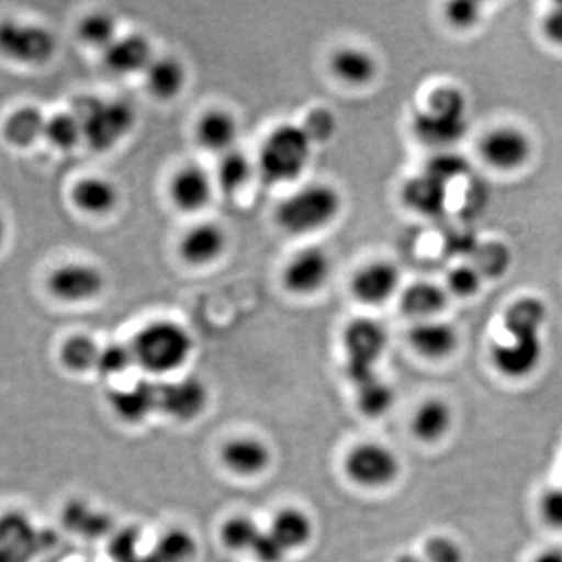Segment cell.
I'll use <instances>...</instances> for the list:
<instances>
[{
	"mask_svg": "<svg viewBox=\"0 0 562 562\" xmlns=\"http://www.w3.org/2000/svg\"><path fill=\"white\" fill-rule=\"evenodd\" d=\"M131 346L136 366L151 375L180 371L194 350L190 331L172 321L147 324L136 333Z\"/></svg>",
	"mask_w": 562,
	"mask_h": 562,
	"instance_id": "cell-1",
	"label": "cell"
},
{
	"mask_svg": "<svg viewBox=\"0 0 562 562\" xmlns=\"http://www.w3.org/2000/svg\"><path fill=\"white\" fill-rule=\"evenodd\" d=\"M341 209V194L331 184H306L280 203L277 224L291 235H308L328 227Z\"/></svg>",
	"mask_w": 562,
	"mask_h": 562,
	"instance_id": "cell-2",
	"label": "cell"
},
{
	"mask_svg": "<svg viewBox=\"0 0 562 562\" xmlns=\"http://www.w3.org/2000/svg\"><path fill=\"white\" fill-rule=\"evenodd\" d=\"M313 146L302 125L281 124L262 143L258 171L272 184L297 180L308 168Z\"/></svg>",
	"mask_w": 562,
	"mask_h": 562,
	"instance_id": "cell-3",
	"label": "cell"
},
{
	"mask_svg": "<svg viewBox=\"0 0 562 562\" xmlns=\"http://www.w3.org/2000/svg\"><path fill=\"white\" fill-rule=\"evenodd\" d=\"M72 113L79 117L83 139L99 151L116 146L135 127V110L121 99H77Z\"/></svg>",
	"mask_w": 562,
	"mask_h": 562,
	"instance_id": "cell-4",
	"label": "cell"
},
{
	"mask_svg": "<svg viewBox=\"0 0 562 562\" xmlns=\"http://www.w3.org/2000/svg\"><path fill=\"white\" fill-rule=\"evenodd\" d=\"M55 542L54 531L40 527L27 513H0V562H35Z\"/></svg>",
	"mask_w": 562,
	"mask_h": 562,
	"instance_id": "cell-5",
	"label": "cell"
},
{
	"mask_svg": "<svg viewBox=\"0 0 562 562\" xmlns=\"http://www.w3.org/2000/svg\"><path fill=\"white\" fill-rule=\"evenodd\" d=\"M401 461L390 447L380 442H361L344 458L347 479L364 490H383L401 475Z\"/></svg>",
	"mask_w": 562,
	"mask_h": 562,
	"instance_id": "cell-6",
	"label": "cell"
},
{
	"mask_svg": "<svg viewBox=\"0 0 562 562\" xmlns=\"http://www.w3.org/2000/svg\"><path fill=\"white\" fill-rule=\"evenodd\" d=\"M387 335L380 322L361 317L347 325L344 349L347 355V375L351 383L375 375V366L386 350Z\"/></svg>",
	"mask_w": 562,
	"mask_h": 562,
	"instance_id": "cell-7",
	"label": "cell"
},
{
	"mask_svg": "<svg viewBox=\"0 0 562 562\" xmlns=\"http://www.w3.org/2000/svg\"><path fill=\"white\" fill-rule=\"evenodd\" d=\"M465 99L453 91L431 95L427 111L417 114L414 128L422 139L432 144H452L465 132Z\"/></svg>",
	"mask_w": 562,
	"mask_h": 562,
	"instance_id": "cell-8",
	"label": "cell"
},
{
	"mask_svg": "<svg viewBox=\"0 0 562 562\" xmlns=\"http://www.w3.org/2000/svg\"><path fill=\"white\" fill-rule=\"evenodd\" d=\"M57 40L49 29L27 22H0V54L24 65H43L54 57Z\"/></svg>",
	"mask_w": 562,
	"mask_h": 562,
	"instance_id": "cell-9",
	"label": "cell"
},
{
	"mask_svg": "<svg viewBox=\"0 0 562 562\" xmlns=\"http://www.w3.org/2000/svg\"><path fill=\"white\" fill-rule=\"evenodd\" d=\"M480 155L491 168L514 172L530 161L532 140L522 128L503 125L483 136Z\"/></svg>",
	"mask_w": 562,
	"mask_h": 562,
	"instance_id": "cell-10",
	"label": "cell"
},
{
	"mask_svg": "<svg viewBox=\"0 0 562 562\" xmlns=\"http://www.w3.org/2000/svg\"><path fill=\"white\" fill-rule=\"evenodd\" d=\"M509 342L492 347L491 357L495 368L509 379H524L538 369L542 360L541 331H508Z\"/></svg>",
	"mask_w": 562,
	"mask_h": 562,
	"instance_id": "cell-11",
	"label": "cell"
},
{
	"mask_svg": "<svg viewBox=\"0 0 562 562\" xmlns=\"http://www.w3.org/2000/svg\"><path fill=\"white\" fill-rule=\"evenodd\" d=\"M209 398V390L198 376L158 383V412L173 420L198 419L205 412Z\"/></svg>",
	"mask_w": 562,
	"mask_h": 562,
	"instance_id": "cell-12",
	"label": "cell"
},
{
	"mask_svg": "<svg viewBox=\"0 0 562 562\" xmlns=\"http://www.w3.org/2000/svg\"><path fill=\"white\" fill-rule=\"evenodd\" d=\"M331 276L330 255L321 247L302 249L283 271V284L292 294L310 295L321 291Z\"/></svg>",
	"mask_w": 562,
	"mask_h": 562,
	"instance_id": "cell-13",
	"label": "cell"
},
{
	"mask_svg": "<svg viewBox=\"0 0 562 562\" xmlns=\"http://www.w3.org/2000/svg\"><path fill=\"white\" fill-rule=\"evenodd\" d=\"M105 286L103 273L87 262H69L55 269L49 290L61 302L81 303L98 297Z\"/></svg>",
	"mask_w": 562,
	"mask_h": 562,
	"instance_id": "cell-14",
	"label": "cell"
},
{
	"mask_svg": "<svg viewBox=\"0 0 562 562\" xmlns=\"http://www.w3.org/2000/svg\"><path fill=\"white\" fill-rule=\"evenodd\" d=\"M350 286L358 302L371 306L383 305L401 286V271L394 262L372 261L355 273Z\"/></svg>",
	"mask_w": 562,
	"mask_h": 562,
	"instance_id": "cell-15",
	"label": "cell"
},
{
	"mask_svg": "<svg viewBox=\"0 0 562 562\" xmlns=\"http://www.w3.org/2000/svg\"><path fill=\"white\" fill-rule=\"evenodd\" d=\"M221 462L228 472L241 479H254L268 471L272 452L257 436H238L221 447Z\"/></svg>",
	"mask_w": 562,
	"mask_h": 562,
	"instance_id": "cell-16",
	"label": "cell"
},
{
	"mask_svg": "<svg viewBox=\"0 0 562 562\" xmlns=\"http://www.w3.org/2000/svg\"><path fill=\"white\" fill-rule=\"evenodd\" d=\"M111 412L127 424H140L158 412V383L139 380L132 386L116 387L106 395Z\"/></svg>",
	"mask_w": 562,
	"mask_h": 562,
	"instance_id": "cell-17",
	"label": "cell"
},
{
	"mask_svg": "<svg viewBox=\"0 0 562 562\" xmlns=\"http://www.w3.org/2000/svg\"><path fill=\"white\" fill-rule=\"evenodd\" d=\"M60 520L66 531L87 541H98L113 535V519L110 514L94 508L83 498L66 502L61 508Z\"/></svg>",
	"mask_w": 562,
	"mask_h": 562,
	"instance_id": "cell-18",
	"label": "cell"
},
{
	"mask_svg": "<svg viewBox=\"0 0 562 562\" xmlns=\"http://www.w3.org/2000/svg\"><path fill=\"white\" fill-rule=\"evenodd\" d=\"M169 192L177 209L195 213L209 205L213 195V181L202 166L187 165L172 177Z\"/></svg>",
	"mask_w": 562,
	"mask_h": 562,
	"instance_id": "cell-19",
	"label": "cell"
},
{
	"mask_svg": "<svg viewBox=\"0 0 562 562\" xmlns=\"http://www.w3.org/2000/svg\"><path fill=\"white\" fill-rule=\"evenodd\" d=\"M227 247V233L216 222L194 225L180 241V255L192 266L216 261Z\"/></svg>",
	"mask_w": 562,
	"mask_h": 562,
	"instance_id": "cell-20",
	"label": "cell"
},
{
	"mask_svg": "<svg viewBox=\"0 0 562 562\" xmlns=\"http://www.w3.org/2000/svg\"><path fill=\"white\" fill-rule=\"evenodd\" d=\"M149 40L143 35L117 36L111 46L103 50V61L111 72L117 76L146 72L154 61Z\"/></svg>",
	"mask_w": 562,
	"mask_h": 562,
	"instance_id": "cell-21",
	"label": "cell"
},
{
	"mask_svg": "<svg viewBox=\"0 0 562 562\" xmlns=\"http://www.w3.org/2000/svg\"><path fill=\"white\" fill-rule=\"evenodd\" d=\"M408 341L422 357L442 360L453 353L460 338L452 324L431 319L416 322L408 333Z\"/></svg>",
	"mask_w": 562,
	"mask_h": 562,
	"instance_id": "cell-22",
	"label": "cell"
},
{
	"mask_svg": "<svg viewBox=\"0 0 562 562\" xmlns=\"http://www.w3.org/2000/svg\"><path fill=\"white\" fill-rule=\"evenodd\" d=\"M268 531L283 546L288 553L297 552L312 541L314 522L312 517L303 509L286 506L272 517Z\"/></svg>",
	"mask_w": 562,
	"mask_h": 562,
	"instance_id": "cell-23",
	"label": "cell"
},
{
	"mask_svg": "<svg viewBox=\"0 0 562 562\" xmlns=\"http://www.w3.org/2000/svg\"><path fill=\"white\" fill-rule=\"evenodd\" d=\"M333 74L351 87H364L379 74V61L361 47H341L331 55Z\"/></svg>",
	"mask_w": 562,
	"mask_h": 562,
	"instance_id": "cell-24",
	"label": "cell"
},
{
	"mask_svg": "<svg viewBox=\"0 0 562 562\" xmlns=\"http://www.w3.org/2000/svg\"><path fill=\"white\" fill-rule=\"evenodd\" d=\"M238 133V122L224 110H211L203 114L195 127V136L203 149L220 154L235 149Z\"/></svg>",
	"mask_w": 562,
	"mask_h": 562,
	"instance_id": "cell-25",
	"label": "cell"
},
{
	"mask_svg": "<svg viewBox=\"0 0 562 562\" xmlns=\"http://www.w3.org/2000/svg\"><path fill=\"white\" fill-rule=\"evenodd\" d=\"M447 302V291L439 284L417 281L403 291L401 306L406 316L422 322L435 319L436 314L446 308Z\"/></svg>",
	"mask_w": 562,
	"mask_h": 562,
	"instance_id": "cell-26",
	"label": "cell"
},
{
	"mask_svg": "<svg viewBox=\"0 0 562 562\" xmlns=\"http://www.w3.org/2000/svg\"><path fill=\"white\" fill-rule=\"evenodd\" d=\"M72 202L85 213L106 214L120 202V192L110 180L87 177L72 188Z\"/></svg>",
	"mask_w": 562,
	"mask_h": 562,
	"instance_id": "cell-27",
	"label": "cell"
},
{
	"mask_svg": "<svg viewBox=\"0 0 562 562\" xmlns=\"http://www.w3.org/2000/svg\"><path fill=\"white\" fill-rule=\"evenodd\" d=\"M453 413L449 403L430 398L422 403L413 417V432L422 442H438L452 428Z\"/></svg>",
	"mask_w": 562,
	"mask_h": 562,
	"instance_id": "cell-28",
	"label": "cell"
},
{
	"mask_svg": "<svg viewBox=\"0 0 562 562\" xmlns=\"http://www.w3.org/2000/svg\"><path fill=\"white\" fill-rule=\"evenodd\" d=\"M147 90L161 101H171L183 91L187 70L172 57L155 58L146 72Z\"/></svg>",
	"mask_w": 562,
	"mask_h": 562,
	"instance_id": "cell-29",
	"label": "cell"
},
{
	"mask_svg": "<svg viewBox=\"0 0 562 562\" xmlns=\"http://www.w3.org/2000/svg\"><path fill=\"white\" fill-rule=\"evenodd\" d=\"M403 201L420 214H439L446 203V184L430 173L414 177L403 188Z\"/></svg>",
	"mask_w": 562,
	"mask_h": 562,
	"instance_id": "cell-30",
	"label": "cell"
},
{
	"mask_svg": "<svg viewBox=\"0 0 562 562\" xmlns=\"http://www.w3.org/2000/svg\"><path fill=\"white\" fill-rule=\"evenodd\" d=\"M47 120L43 111L35 106H22L9 116L3 125V133L14 146H31L46 133Z\"/></svg>",
	"mask_w": 562,
	"mask_h": 562,
	"instance_id": "cell-31",
	"label": "cell"
},
{
	"mask_svg": "<svg viewBox=\"0 0 562 562\" xmlns=\"http://www.w3.org/2000/svg\"><path fill=\"white\" fill-rule=\"evenodd\" d=\"M102 347L88 335H74L63 341L58 357L66 371L85 373L95 371Z\"/></svg>",
	"mask_w": 562,
	"mask_h": 562,
	"instance_id": "cell-32",
	"label": "cell"
},
{
	"mask_svg": "<svg viewBox=\"0 0 562 562\" xmlns=\"http://www.w3.org/2000/svg\"><path fill=\"white\" fill-rule=\"evenodd\" d=\"M355 392H357L358 409L371 419H379L390 413L395 402L394 390L376 373L355 383Z\"/></svg>",
	"mask_w": 562,
	"mask_h": 562,
	"instance_id": "cell-33",
	"label": "cell"
},
{
	"mask_svg": "<svg viewBox=\"0 0 562 562\" xmlns=\"http://www.w3.org/2000/svg\"><path fill=\"white\" fill-rule=\"evenodd\" d=\"M198 552L194 536L184 528L173 527L162 532L150 553L158 562H192Z\"/></svg>",
	"mask_w": 562,
	"mask_h": 562,
	"instance_id": "cell-34",
	"label": "cell"
},
{
	"mask_svg": "<svg viewBox=\"0 0 562 562\" xmlns=\"http://www.w3.org/2000/svg\"><path fill=\"white\" fill-rule=\"evenodd\" d=\"M251 171H254L251 161L244 151L238 149L225 151L216 169V180L221 191L228 195L236 194L246 187Z\"/></svg>",
	"mask_w": 562,
	"mask_h": 562,
	"instance_id": "cell-35",
	"label": "cell"
},
{
	"mask_svg": "<svg viewBox=\"0 0 562 562\" xmlns=\"http://www.w3.org/2000/svg\"><path fill=\"white\" fill-rule=\"evenodd\" d=\"M262 528L249 516L236 514L222 524L220 538L222 546L231 552H251Z\"/></svg>",
	"mask_w": 562,
	"mask_h": 562,
	"instance_id": "cell-36",
	"label": "cell"
},
{
	"mask_svg": "<svg viewBox=\"0 0 562 562\" xmlns=\"http://www.w3.org/2000/svg\"><path fill=\"white\" fill-rule=\"evenodd\" d=\"M79 35L85 43L105 50L117 38V22L105 11H95L81 20Z\"/></svg>",
	"mask_w": 562,
	"mask_h": 562,
	"instance_id": "cell-37",
	"label": "cell"
},
{
	"mask_svg": "<svg viewBox=\"0 0 562 562\" xmlns=\"http://www.w3.org/2000/svg\"><path fill=\"white\" fill-rule=\"evenodd\" d=\"M47 139L60 149H72L74 146L83 139V128L79 117L69 111V113H58L47 120L46 133Z\"/></svg>",
	"mask_w": 562,
	"mask_h": 562,
	"instance_id": "cell-38",
	"label": "cell"
},
{
	"mask_svg": "<svg viewBox=\"0 0 562 562\" xmlns=\"http://www.w3.org/2000/svg\"><path fill=\"white\" fill-rule=\"evenodd\" d=\"M509 261H512V254L503 244L490 243L476 247L475 262L472 266L482 273L483 279H495L505 273L509 268Z\"/></svg>",
	"mask_w": 562,
	"mask_h": 562,
	"instance_id": "cell-39",
	"label": "cell"
},
{
	"mask_svg": "<svg viewBox=\"0 0 562 562\" xmlns=\"http://www.w3.org/2000/svg\"><path fill=\"white\" fill-rule=\"evenodd\" d=\"M133 364H136V362L132 346L114 342L102 347L95 371L105 376V379H113V376H120L122 373L127 372Z\"/></svg>",
	"mask_w": 562,
	"mask_h": 562,
	"instance_id": "cell-40",
	"label": "cell"
},
{
	"mask_svg": "<svg viewBox=\"0 0 562 562\" xmlns=\"http://www.w3.org/2000/svg\"><path fill=\"white\" fill-rule=\"evenodd\" d=\"M140 536L139 528L125 527L113 531L106 543V554L111 562H128L139 554Z\"/></svg>",
	"mask_w": 562,
	"mask_h": 562,
	"instance_id": "cell-41",
	"label": "cell"
},
{
	"mask_svg": "<svg viewBox=\"0 0 562 562\" xmlns=\"http://www.w3.org/2000/svg\"><path fill=\"white\" fill-rule=\"evenodd\" d=\"M302 128L313 144H324L338 132V120L330 110L314 109L306 114Z\"/></svg>",
	"mask_w": 562,
	"mask_h": 562,
	"instance_id": "cell-42",
	"label": "cell"
},
{
	"mask_svg": "<svg viewBox=\"0 0 562 562\" xmlns=\"http://www.w3.org/2000/svg\"><path fill=\"white\" fill-rule=\"evenodd\" d=\"M483 277L471 265L458 266L447 276V290L458 297L468 299L482 290Z\"/></svg>",
	"mask_w": 562,
	"mask_h": 562,
	"instance_id": "cell-43",
	"label": "cell"
},
{
	"mask_svg": "<svg viewBox=\"0 0 562 562\" xmlns=\"http://www.w3.org/2000/svg\"><path fill=\"white\" fill-rule=\"evenodd\" d=\"M446 20L458 31H469L476 27L482 20V3L471 2V0H460V2H450L446 5Z\"/></svg>",
	"mask_w": 562,
	"mask_h": 562,
	"instance_id": "cell-44",
	"label": "cell"
},
{
	"mask_svg": "<svg viewBox=\"0 0 562 562\" xmlns=\"http://www.w3.org/2000/svg\"><path fill=\"white\" fill-rule=\"evenodd\" d=\"M425 562H464L460 543L447 536H435L424 550Z\"/></svg>",
	"mask_w": 562,
	"mask_h": 562,
	"instance_id": "cell-45",
	"label": "cell"
},
{
	"mask_svg": "<svg viewBox=\"0 0 562 562\" xmlns=\"http://www.w3.org/2000/svg\"><path fill=\"white\" fill-rule=\"evenodd\" d=\"M250 553L258 562H284L290 554L268 530H262Z\"/></svg>",
	"mask_w": 562,
	"mask_h": 562,
	"instance_id": "cell-46",
	"label": "cell"
},
{
	"mask_svg": "<svg viewBox=\"0 0 562 562\" xmlns=\"http://www.w3.org/2000/svg\"><path fill=\"white\" fill-rule=\"evenodd\" d=\"M543 519L554 528H562V487L546 492L541 501Z\"/></svg>",
	"mask_w": 562,
	"mask_h": 562,
	"instance_id": "cell-47",
	"label": "cell"
},
{
	"mask_svg": "<svg viewBox=\"0 0 562 562\" xmlns=\"http://www.w3.org/2000/svg\"><path fill=\"white\" fill-rule=\"evenodd\" d=\"M542 33L547 41L562 47V2L554 3L553 9L543 18Z\"/></svg>",
	"mask_w": 562,
	"mask_h": 562,
	"instance_id": "cell-48",
	"label": "cell"
},
{
	"mask_svg": "<svg viewBox=\"0 0 562 562\" xmlns=\"http://www.w3.org/2000/svg\"><path fill=\"white\" fill-rule=\"evenodd\" d=\"M465 165L464 161L460 160L457 157H442L439 160H436L428 169L427 173L435 177L439 181H442L446 184L447 180L453 179V177H458V173L464 171Z\"/></svg>",
	"mask_w": 562,
	"mask_h": 562,
	"instance_id": "cell-49",
	"label": "cell"
},
{
	"mask_svg": "<svg viewBox=\"0 0 562 562\" xmlns=\"http://www.w3.org/2000/svg\"><path fill=\"white\" fill-rule=\"evenodd\" d=\"M532 562H562V549H549L539 553Z\"/></svg>",
	"mask_w": 562,
	"mask_h": 562,
	"instance_id": "cell-50",
	"label": "cell"
},
{
	"mask_svg": "<svg viewBox=\"0 0 562 562\" xmlns=\"http://www.w3.org/2000/svg\"><path fill=\"white\" fill-rule=\"evenodd\" d=\"M7 236V222L5 217H3L2 211H0V247H2L3 241H5Z\"/></svg>",
	"mask_w": 562,
	"mask_h": 562,
	"instance_id": "cell-51",
	"label": "cell"
},
{
	"mask_svg": "<svg viewBox=\"0 0 562 562\" xmlns=\"http://www.w3.org/2000/svg\"><path fill=\"white\" fill-rule=\"evenodd\" d=\"M128 562H158V561L155 560V557L151 553H146V554L139 553L138 557L133 558V560L128 561Z\"/></svg>",
	"mask_w": 562,
	"mask_h": 562,
	"instance_id": "cell-52",
	"label": "cell"
},
{
	"mask_svg": "<svg viewBox=\"0 0 562 562\" xmlns=\"http://www.w3.org/2000/svg\"><path fill=\"white\" fill-rule=\"evenodd\" d=\"M397 562H425L424 558L413 557V554H403Z\"/></svg>",
	"mask_w": 562,
	"mask_h": 562,
	"instance_id": "cell-53",
	"label": "cell"
},
{
	"mask_svg": "<svg viewBox=\"0 0 562 562\" xmlns=\"http://www.w3.org/2000/svg\"><path fill=\"white\" fill-rule=\"evenodd\" d=\"M85 562H88V561H85Z\"/></svg>",
	"mask_w": 562,
	"mask_h": 562,
	"instance_id": "cell-54",
	"label": "cell"
}]
</instances>
